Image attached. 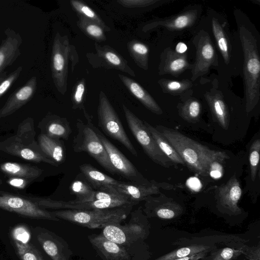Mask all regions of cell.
Returning <instances> with one entry per match:
<instances>
[{"instance_id": "1", "label": "cell", "mask_w": 260, "mask_h": 260, "mask_svg": "<svg viewBox=\"0 0 260 260\" xmlns=\"http://www.w3.org/2000/svg\"><path fill=\"white\" fill-rule=\"evenodd\" d=\"M238 30L244 54L245 109L247 113H249L259 100V55L257 41L252 32L242 25H238Z\"/></svg>"}, {"instance_id": "2", "label": "cell", "mask_w": 260, "mask_h": 260, "mask_svg": "<svg viewBox=\"0 0 260 260\" xmlns=\"http://www.w3.org/2000/svg\"><path fill=\"white\" fill-rule=\"evenodd\" d=\"M35 134L34 120L27 118L19 124L15 135L0 142V150L28 161L58 166L43 152Z\"/></svg>"}, {"instance_id": "3", "label": "cell", "mask_w": 260, "mask_h": 260, "mask_svg": "<svg viewBox=\"0 0 260 260\" xmlns=\"http://www.w3.org/2000/svg\"><path fill=\"white\" fill-rule=\"evenodd\" d=\"M134 205L129 204L109 209L73 210L52 211L58 218L89 229L103 228L107 225L120 223L130 213Z\"/></svg>"}, {"instance_id": "4", "label": "cell", "mask_w": 260, "mask_h": 260, "mask_svg": "<svg viewBox=\"0 0 260 260\" xmlns=\"http://www.w3.org/2000/svg\"><path fill=\"white\" fill-rule=\"evenodd\" d=\"M155 127L170 142L188 169L200 176L207 177L203 160L209 148L172 128L162 125Z\"/></svg>"}, {"instance_id": "5", "label": "cell", "mask_w": 260, "mask_h": 260, "mask_svg": "<svg viewBox=\"0 0 260 260\" xmlns=\"http://www.w3.org/2000/svg\"><path fill=\"white\" fill-rule=\"evenodd\" d=\"M89 119L85 124L79 120L76 123L77 134L73 141L75 152H85L93 157L104 169L113 175L117 174L107 151Z\"/></svg>"}, {"instance_id": "6", "label": "cell", "mask_w": 260, "mask_h": 260, "mask_svg": "<svg viewBox=\"0 0 260 260\" xmlns=\"http://www.w3.org/2000/svg\"><path fill=\"white\" fill-rule=\"evenodd\" d=\"M126 121L131 133L147 155L154 162L169 168L175 164L160 150L148 128L127 108L123 106Z\"/></svg>"}, {"instance_id": "7", "label": "cell", "mask_w": 260, "mask_h": 260, "mask_svg": "<svg viewBox=\"0 0 260 260\" xmlns=\"http://www.w3.org/2000/svg\"><path fill=\"white\" fill-rule=\"evenodd\" d=\"M99 126L109 137L123 145L133 155L137 152L130 141L114 109L105 96L101 98L98 108Z\"/></svg>"}, {"instance_id": "8", "label": "cell", "mask_w": 260, "mask_h": 260, "mask_svg": "<svg viewBox=\"0 0 260 260\" xmlns=\"http://www.w3.org/2000/svg\"><path fill=\"white\" fill-rule=\"evenodd\" d=\"M192 43L196 47V56L191 68L192 82L207 74L211 67L218 64L216 50L207 31L200 30L194 37Z\"/></svg>"}, {"instance_id": "9", "label": "cell", "mask_w": 260, "mask_h": 260, "mask_svg": "<svg viewBox=\"0 0 260 260\" xmlns=\"http://www.w3.org/2000/svg\"><path fill=\"white\" fill-rule=\"evenodd\" d=\"M0 208L28 218L60 220L52 212L40 207L26 197L18 196L2 190H0Z\"/></svg>"}, {"instance_id": "10", "label": "cell", "mask_w": 260, "mask_h": 260, "mask_svg": "<svg viewBox=\"0 0 260 260\" xmlns=\"http://www.w3.org/2000/svg\"><path fill=\"white\" fill-rule=\"evenodd\" d=\"M95 128L117 174L135 184L148 185L153 182V180L149 181L144 177L125 155L110 142L99 129L96 127Z\"/></svg>"}, {"instance_id": "11", "label": "cell", "mask_w": 260, "mask_h": 260, "mask_svg": "<svg viewBox=\"0 0 260 260\" xmlns=\"http://www.w3.org/2000/svg\"><path fill=\"white\" fill-rule=\"evenodd\" d=\"M143 217L142 208L139 207L131 213L129 222L125 225L111 223L103 228L102 234L108 240L120 245L128 244L144 235L140 220Z\"/></svg>"}, {"instance_id": "12", "label": "cell", "mask_w": 260, "mask_h": 260, "mask_svg": "<svg viewBox=\"0 0 260 260\" xmlns=\"http://www.w3.org/2000/svg\"><path fill=\"white\" fill-rule=\"evenodd\" d=\"M33 201L40 207L46 209L102 210L109 209L126 205H133L126 199H108L85 202L76 201H63L49 198L34 197Z\"/></svg>"}, {"instance_id": "13", "label": "cell", "mask_w": 260, "mask_h": 260, "mask_svg": "<svg viewBox=\"0 0 260 260\" xmlns=\"http://www.w3.org/2000/svg\"><path fill=\"white\" fill-rule=\"evenodd\" d=\"M113 187L119 193L126 197L135 205L141 201H144L149 196L159 194L160 188L172 189L182 187L180 185H174L167 183L157 182L154 180L152 183L148 185H139L129 182L118 181V183Z\"/></svg>"}, {"instance_id": "14", "label": "cell", "mask_w": 260, "mask_h": 260, "mask_svg": "<svg viewBox=\"0 0 260 260\" xmlns=\"http://www.w3.org/2000/svg\"><path fill=\"white\" fill-rule=\"evenodd\" d=\"M37 238L52 260H70L73 252L61 237L48 230L41 229Z\"/></svg>"}, {"instance_id": "15", "label": "cell", "mask_w": 260, "mask_h": 260, "mask_svg": "<svg viewBox=\"0 0 260 260\" xmlns=\"http://www.w3.org/2000/svg\"><path fill=\"white\" fill-rule=\"evenodd\" d=\"M37 84V77H31L25 84L13 92L0 109V119L12 114L28 103L35 94Z\"/></svg>"}, {"instance_id": "16", "label": "cell", "mask_w": 260, "mask_h": 260, "mask_svg": "<svg viewBox=\"0 0 260 260\" xmlns=\"http://www.w3.org/2000/svg\"><path fill=\"white\" fill-rule=\"evenodd\" d=\"M191 68V64L188 61L186 52L179 54L171 48L167 47L160 55V75L169 74L177 76Z\"/></svg>"}, {"instance_id": "17", "label": "cell", "mask_w": 260, "mask_h": 260, "mask_svg": "<svg viewBox=\"0 0 260 260\" xmlns=\"http://www.w3.org/2000/svg\"><path fill=\"white\" fill-rule=\"evenodd\" d=\"M5 35L6 38L0 45V74L20 56L22 43L21 36L10 28L5 31Z\"/></svg>"}, {"instance_id": "18", "label": "cell", "mask_w": 260, "mask_h": 260, "mask_svg": "<svg viewBox=\"0 0 260 260\" xmlns=\"http://www.w3.org/2000/svg\"><path fill=\"white\" fill-rule=\"evenodd\" d=\"M241 194L240 184L235 174L228 182L220 185L216 191L218 204L234 213L240 211L237 204Z\"/></svg>"}, {"instance_id": "19", "label": "cell", "mask_w": 260, "mask_h": 260, "mask_svg": "<svg viewBox=\"0 0 260 260\" xmlns=\"http://www.w3.org/2000/svg\"><path fill=\"white\" fill-rule=\"evenodd\" d=\"M88 238L104 260H131L128 252L123 247L108 240L102 234H92Z\"/></svg>"}, {"instance_id": "20", "label": "cell", "mask_w": 260, "mask_h": 260, "mask_svg": "<svg viewBox=\"0 0 260 260\" xmlns=\"http://www.w3.org/2000/svg\"><path fill=\"white\" fill-rule=\"evenodd\" d=\"M204 96L215 121L222 128L228 129L230 124V114L221 93L216 90L207 91Z\"/></svg>"}, {"instance_id": "21", "label": "cell", "mask_w": 260, "mask_h": 260, "mask_svg": "<svg viewBox=\"0 0 260 260\" xmlns=\"http://www.w3.org/2000/svg\"><path fill=\"white\" fill-rule=\"evenodd\" d=\"M199 11L197 9H189L173 16L159 19L153 24L161 26L170 31L183 30L191 27L196 21Z\"/></svg>"}, {"instance_id": "22", "label": "cell", "mask_w": 260, "mask_h": 260, "mask_svg": "<svg viewBox=\"0 0 260 260\" xmlns=\"http://www.w3.org/2000/svg\"><path fill=\"white\" fill-rule=\"evenodd\" d=\"M38 144L43 152L57 165L65 161L66 147L60 139L42 134L38 137Z\"/></svg>"}, {"instance_id": "23", "label": "cell", "mask_w": 260, "mask_h": 260, "mask_svg": "<svg viewBox=\"0 0 260 260\" xmlns=\"http://www.w3.org/2000/svg\"><path fill=\"white\" fill-rule=\"evenodd\" d=\"M44 133L56 139L68 140L72 130L67 119L54 115L47 116L43 121Z\"/></svg>"}, {"instance_id": "24", "label": "cell", "mask_w": 260, "mask_h": 260, "mask_svg": "<svg viewBox=\"0 0 260 260\" xmlns=\"http://www.w3.org/2000/svg\"><path fill=\"white\" fill-rule=\"evenodd\" d=\"M229 158L223 151L210 149L207 151L203 160V167L206 174L214 179L221 178L224 172L223 163Z\"/></svg>"}, {"instance_id": "25", "label": "cell", "mask_w": 260, "mask_h": 260, "mask_svg": "<svg viewBox=\"0 0 260 260\" xmlns=\"http://www.w3.org/2000/svg\"><path fill=\"white\" fill-rule=\"evenodd\" d=\"M80 170L84 179L94 190L102 187L114 186L119 181L99 171L88 164H83L79 166Z\"/></svg>"}, {"instance_id": "26", "label": "cell", "mask_w": 260, "mask_h": 260, "mask_svg": "<svg viewBox=\"0 0 260 260\" xmlns=\"http://www.w3.org/2000/svg\"><path fill=\"white\" fill-rule=\"evenodd\" d=\"M0 170L8 175L23 178L29 181L38 178L43 173V170L35 166L14 162L1 164Z\"/></svg>"}, {"instance_id": "27", "label": "cell", "mask_w": 260, "mask_h": 260, "mask_svg": "<svg viewBox=\"0 0 260 260\" xmlns=\"http://www.w3.org/2000/svg\"><path fill=\"white\" fill-rule=\"evenodd\" d=\"M119 76L131 92L147 109L157 115H160L162 113L161 108L156 101L138 83L126 76L122 75H119Z\"/></svg>"}, {"instance_id": "28", "label": "cell", "mask_w": 260, "mask_h": 260, "mask_svg": "<svg viewBox=\"0 0 260 260\" xmlns=\"http://www.w3.org/2000/svg\"><path fill=\"white\" fill-rule=\"evenodd\" d=\"M144 123L157 146L164 154L175 165L178 164L185 166L184 161L179 155L163 135L157 131L155 127L150 125L148 122L144 121Z\"/></svg>"}, {"instance_id": "29", "label": "cell", "mask_w": 260, "mask_h": 260, "mask_svg": "<svg viewBox=\"0 0 260 260\" xmlns=\"http://www.w3.org/2000/svg\"><path fill=\"white\" fill-rule=\"evenodd\" d=\"M211 24L217 47L224 62L228 64L230 60V54L229 41L225 32L216 18H212Z\"/></svg>"}, {"instance_id": "30", "label": "cell", "mask_w": 260, "mask_h": 260, "mask_svg": "<svg viewBox=\"0 0 260 260\" xmlns=\"http://www.w3.org/2000/svg\"><path fill=\"white\" fill-rule=\"evenodd\" d=\"M180 116L184 120L195 123L199 120L201 107L200 102L195 98H190L177 106Z\"/></svg>"}, {"instance_id": "31", "label": "cell", "mask_w": 260, "mask_h": 260, "mask_svg": "<svg viewBox=\"0 0 260 260\" xmlns=\"http://www.w3.org/2000/svg\"><path fill=\"white\" fill-rule=\"evenodd\" d=\"M164 93L173 95L183 94L189 90L192 86V83L188 79L174 80L161 79L158 81Z\"/></svg>"}, {"instance_id": "32", "label": "cell", "mask_w": 260, "mask_h": 260, "mask_svg": "<svg viewBox=\"0 0 260 260\" xmlns=\"http://www.w3.org/2000/svg\"><path fill=\"white\" fill-rule=\"evenodd\" d=\"M70 191L72 194L75 195V201L85 202L91 201L94 190L85 179H75L70 184Z\"/></svg>"}, {"instance_id": "33", "label": "cell", "mask_w": 260, "mask_h": 260, "mask_svg": "<svg viewBox=\"0 0 260 260\" xmlns=\"http://www.w3.org/2000/svg\"><path fill=\"white\" fill-rule=\"evenodd\" d=\"M17 254L21 260H45L39 250L29 243L14 240Z\"/></svg>"}, {"instance_id": "34", "label": "cell", "mask_w": 260, "mask_h": 260, "mask_svg": "<svg viewBox=\"0 0 260 260\" xmlns=\"http://www.w3.org/2000/svg\"><path fill=\"white\" fill-rule=\"evenodd\" d=\"M64 58L60 51L59 43L57 40L55 39L52 51V70L53 77L57 85H58L59 76L64 69Z\"/></svg>"}, {"instance_id": "35", "label": "cell", "mask_w": 260, "mask_h": 260, "mask_svg": "<svg viewBox=\"0 0 260 260\" xmlns=\"http://www.w3.org/2000/svg\"><path fill=\"white\" fill-rule=\"evenodd\" d=\"M260 151V140H255L251 144L249 149V164L250 176L252 181H254L257 174Z\"/></svg>"}, {"instance_id": "36", "label": "cell", "mask_w": 260, "mask_h": 260, "mask_svg": "<svg viewBox=\"0 0 260 260\" xmlns=\"http://www.w3.org/2000/svg\"><path fill=\"white\" fill-rule=\"evenodd\" d=\"M22 67L19 66L10 74L4 72L0 74V98L9 90L19 77Z\"/></svg>"}, {"instance_id": "37", "label": "cell", "mask_w": 260, "mask_h": 260, "mask_svg": "<svg viewBox=\"0 0 260 260\" xmlns=\"http://www.w3.org/2000/svg\"><path fill=\"white\" fill-rule=\"evenodd\" d=\"M205 249V247L201 246L183 247L166 255H164L155 260H174L195 254L196 253L199 252V251H203Z\"/></svg>"}, {"instance_id": "38", "label": "cell", "mask_w": 260, "mask_h": 260, "mask_svg": "<svg viewBox=\"0 0 260 260\" xmlns=\"http://www.w3.org/2000/svg\"><path fill=\"white\" fill-rule=\"evenodd\" d=\"M178 209H180V207L157 209L147 213L146 214L148 215L155 214L157 217L162 219H171L175 216L176 211Z\"/></svg>"}, {"instance_id": "39", "label": "cell", "mask_w": 260, "mask_h": 260, "mask_svg": "<svg viewBox=\"0 0 260 260\" xmlns=\"http://www.w3.org/2000/svg\"><path fill=\"white\" fill-rule=\"evenodd\" d=\"M13 235L15 241L21 243H27L30 237L28 231L23 226L16 228L13 231Z\"/></svg>"}, {"instance_id": "40", "label": "cell", "mask_w": 260, "mask_h": 260, "mask_svg": "<svg viewBox=\"0 0 260 260\" xmlns=\"http://www.w3.org/2000/svg\"><path fill=\"white\" fill-rule=\"evenodd\" d=\"M28 181L29 180L23 178L12 176L7 180V182L12 187L22 189L27 186Z\"/></svg>"}, {"instance_id": "41", "label": "cell", "mask_w": 260, "mask_h": 260, "mask_svg": "<svg viewBox=\"0 0 260 260\" xmlns=\"http://www.w3.org/2000/svg\"><path fill=\"white\" fill-rule=\"evenodd\" d=\"M72 5L78 11L90 18H96L95 13L88 6L76 1H72Z\"/></svg>"}, {"instance_id": "42", "label": "cell", "mask_w": 260, "mask_h": 260, "mask_svg": "<svg viewBox=\"0 0 260 260\" xmlns=\"http://www.w3.org/2000/svg\"><path fill=\"white\" fill-rule=\"evenodd\" d=\"M133 49L137 54L143 56L144 58L146 59L148 53V48L146 45L142 43H136L133 45Z\"/></svg>"}, {"instance_id": "43", "label": "cell", "mask_w": 260, "mask_h": 260, "mask_svg": "<svg viewBox=\"0 0 260 260\" xmlns=\"http://www.w3.org/2000/svg\"><path fill=\"white\" fill-rule=\"evenodd\" d=\"M84 89V85L83 83H80L78 85L74 96L76 104L79 105L81 103Z\"/></svg>"}, {"instance_id": "44", "label": "cell", "mask_w": 260, "mask_h": 260, "mask_svg": "<svg viewBox=\"0 0 260 260\" xmlns=\"http://www.w3.org/2000/svg\"><path fill=\"white\" fill-rule=\"evenodd\" d=\"M86 30L91 36L100 37L103 35L102 29L98 26L94 24H90L87 26Z\"/></svg>"}, {"instance_id": "45", "label": "cell", "mask_w": 260, "mask_h": 260, "mask_svg": "<svg viewBox=\"0 0 260 260\" xmlns=\"http://www.w3.org/2000/svg\"><path fill=\"white\" fill-rule=\"evenodd\" d=\"M106 59L112 64L116 66H118L121 63L120 58L115 54L108 52L105 55Z\"/></svg>"}, {"instance_id": "46", "label": "cell", "mask_w": 260, "mask_h": 260, "mask_svg": "<svg viewBox=\"0 0 260 260\" xmlns=\"http://www.w3.org/2000/svg\"><path fill=\"white\" fill-rule=\"evenodd\" d=\"M234 251L232 249L230 248H225L222 251L220 255L225 260H229L232 258L233 255Z\"/></svg>"}, {"instance_id": "47", "label": "cell", "mask_w": 260, "mask_h": 260, "mask_svg": "<svg viewBox=\"0 0 260 260\" xmlns=\"http://www.w3.org/2000/svg\"><path fill=\"white\" fill-rule=\"evenodd\" d=\"M187 50L186 45L183 42H179L177 44L175 51L179 54H183L185 53Z\"/></svg>"}, {"instance_id": "48", "label": "cell", "mask_w": 260, "mask_h": 260, "mask_svg": "<svg viewBox=\"0 0 260 260\" xmlns=\"http://www.w3.org/2000/svg\"><path fill=\"white\" fill-rule=\"evenodd\" d=\"M200 255H198L197 254L190 256H187L183 257L177 258L174 260H197L200 257L199 256Z\"/></svg>"}, {"instance_id": "49", "label": "cell", "mask_w": 260, "mask_h": 260, "mask_svg": "<svg viewBox=\"0 0 260 260\" xmlns=\"http://www.w3.org/2000/svg\"><path fill=\"white\" fill-rule=\"evenodd\" d=\"M3 184V181L1 179H0V185Z\"/></svg>"}]
</instances>
